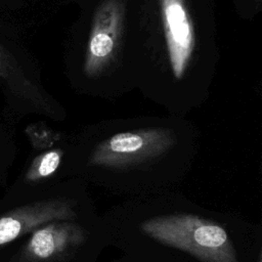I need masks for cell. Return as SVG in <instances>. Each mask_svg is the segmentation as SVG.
Instances as JSON below:
<instances>
[{"mask_svg": "<svg viewBox=\"0 0 262 262\" xmlns=\"http://www.w3.org/2000/svg\"><path fill=\"white\" fill-rule=\"evenodd\" d=\"M73 202L66 199L38 201L17 207L0 216V249L51 221L74 220Z\"/></svg>", "mask_w": 262, "mask_h": 262, "instance_id": "obj_7", "label": "cell"}, {"mask_svg": "<svg viewBox=\"0 0 262 262\" xmlns=\"http://www.w3.org/2000/svg\"><path fill=\"white\" fill-rule=\"evenodd\" d=\"M212 0H127L125 66L137 85L171 112L204 101L218 51Z\"/></svg>", "mask_w": 262, "mask_h": 262, "instance_id": "obj_1", "label": "cell"}, {"mask_svg": "<svg viewBox=\"0 0 262 262\" xmlns=\"http://www.w3.org/2000/svg\"><path fill=\"white\" fill-rule=\"evenodd\" d=\"M86 238L83 227L74 220H56L41 225L10 262H59Z\"/></svg>", "mask_w": 262, "mask_h": 262, "instance_id": "obj_6", "label": "cell"}, {"mask_svg": "<svg viewBox=\"0 0 262 262\" xmlns=\"http://www.w3.org/2000/svg\"><path fill=\"white\" fill-rule=\"evenodd\" d=\"M64 151L62 148H48L37 155L25 173V180L36 183L51 177L59 168Z\"/></svg>", "mask_w": 262, "mask_h": 262, "instance_id": "obj_8", "label": "cell"}, {"mask_svg": "<svg viewBox=\"0 0 262 262\" xmlns=\"http://www.w3.org/2000/svg\"><path fill=\"white\" fill-rule=\"evenodd\" d=\"M26 134L35 149H48L59 138V135L50 129L46 124L39 122L28 125Z\"/></svg>", "mask_w": 262, "mask_h": 262, "instance_id": "obj_9", "label": "cell"}, {"mask_svg": "<svg viewBox=\"0 0 262 262\" xmlns=\"http://www.w3.org/2000/svg\"><path fill=\"white\" fill-rule=\"evenodd\" d=\"M176 143L177 133L171 126L119 130L94 145L88 165L113 169L130 168L164 156Z\"/></svg>", "mask_w": 262, "mask_h": 262, "instance_id": "obj_4", "label": "cell"}, {"mask_svg": "<svg viewBox=\"0 0 262 262\" xmlns=\"http://www.w3.org/2000/svg\"><path fill=\"white\" fill-rule=\"evenodd\" d=\"M97 1H99V0H80V3L83 5V7L86 8V7H89L93 4H95Z\"/></svg>", "mask_w": 262, "mask_h": 262, "instance_id": "obj_11", "label": "cell"}, {"mask_svg": "<svg viewBox=\"0 0 262 262\" xmlns=\"http://www.w3.org/2000/svg\"><path fill=\"white\" fill-rule=\"evenodd\" d=\"M90 9L81 61L74 70L77 86L100 93L116 87L115 79L128 82L125 66L127 0H99ZM76 63V64H77ZM74 64V67L76 66Z\"/></svg>", "mask_w": 262, "mask_h": 262, "instance_id": "obj_2", "label": "cell"}, {"mask_svg": "<svg viewBox=\"0 0 262 262\" xmlns=\"http://www.w3.org/2000/svg\"><path fill=\"white\" fill-rule=\"evenodd\" d=\"M141 230L155 241L184 251L201 262H238L230 236L214 220L176 213L146 219Z\"/></svg>", "mask_w": 262, "mask_h": 262, "instance_id": "obj_3", "label": "cell"}, {"mask_svg": "<svg viewBox=\"0 0 262 262\" xmlns=\"http://www.w3.org/2000/svg\"><path fill=\"white\" fill-rule=\"evenodd\" d=\"M0 29H2V27H1V25H0Z\"/></svg>", "mask_w": 262, "mask_h": 262, "instance_id": "obj_12", "label": "cell"}, {"mask_svg": "<svg viewBox=\"0 0 262 262\" xmlns=\"http://www.w3.org/2000/svg\"><path fill=\"white\" fill-rule=\"evenodd\" d=\"M12 124L0 115V159L13 151L14 134Z\"/></svg>", "mask_w": 262, "mask_h": 262, "instance_id": "obj_10", "label": "cell"}, {"mask_svg": "<svg viewBox=\"0 0 262 262\" xmlns=\"http://www.w3.org/2000/svg\"><path fill=\"white\" fill-rule=\"evenodd\" d=\"M0 92L5 102L2 116L10 124L30 113L50 115L52 112L46 94L20 59V54L13 50V45L1 40Z\"/></svg>", "mask_w": 262, "mask_h": 262, "instance_id": "obj_5", "label": "cell"}]
</instances>
